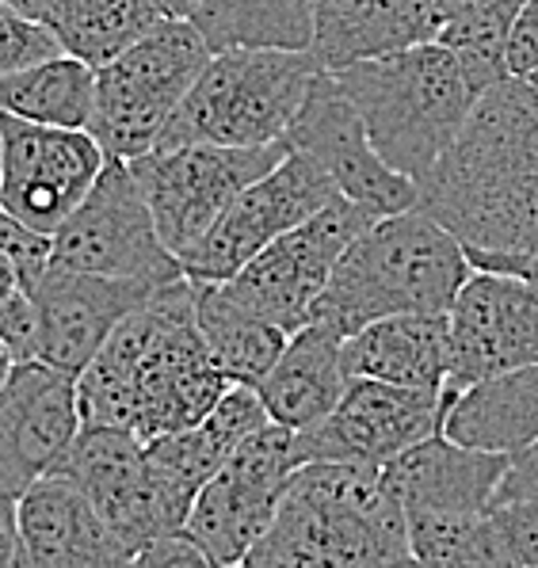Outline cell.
I'll return each instance as SVG.
<instances>
[{"mask_svg":"<svg viewBox=\"0 0 538 568\" xmlns=\"http://www.w3.org/2000/svg\"><path fill=\"white\" fill-rule=\"evenodd\" d=\"M420 206L466 244L474 267L516 271L538 256V77H505L477 100Z\"/></svg>","mask_w":538,"mask_h":568,"instance_id":"6da1fadb","label":"cell"},{"mask_svg":"<svg viewBox=\"0 0 538 568\" xmlns=\"http://www.w3.org/2000/svg\"><path fill=\"white\" fill-rule=\"evenodd\" d=\"M230 386L199 328L187 275L126 313L77 378L84 424L126 427L142 443L203 424Z\"/></svg>","mask_w":538,"mask_h":568,"instance_id":"7a4b0ae2","label":"cell"},{"mask_svg":"<svg viewBox=\"0 0 538 568\" xmlns=\"http://www.w3.org/2000/svg\"><path fill=\"white\" fill-rule=\"evenodd\" d=\"M413 561L409 511L378 462H306L256 541L253 568H378Z\"/></svg>","mask_w":538,"mask_h":568,"instance_id":"3957f363","label":"cell"},{"mask_svg":"<svg viewBox=\"0 0 538 568\" xmlns=\"http://www.w3.org/2000/svg\"><path fill=\"white\" fill-rule=\"evenodd\" d=\"M470 275L466 244L424 206H413L375 217L344 248L309 321L352 336L397 313H447Z\"/></svg>","mask_w":538,"mask_h":568,"instance_id":"277c9868","label":"cell"},{"mask_svg":"<svg viewBox=\"0 0 538 568\" xmlns=\"http://www.w3.org/2000/svg\"><path fill=\"white\" fill-rule=\"evenodd\" d=\"M333 77L355 103L375 150L416 183L444 161L485 95L466 61L439 39L355 61Z\"/></svg>","mask_w":538,"mask_h":568,"instance_id":"5b68a950","label":"cell"},{"mask_svg":"<svg viewBox=\"0 0 538 568\" xmlns=\"http://www.w3.org/2000/svg\"><path fill=\"white\" fill-rule=\"evenodd\" d=\"M321 65L309 50L233 47L214 50L184 103L164 126L158 150L191 142L214 145H267L286 142L314 89Z\"/></svg>","mask_w":538,"mask_h":568,"instance_id":"8992f818","label":"cell"},{"mask_svg":"<svg viewBox=\"0 0 538 568\" xmlns=\"http://www.w3.org/2000/svg\"><path fill=\"white\" fill-rule=\"evenodd\" d=\"M214 58V47L187 16H164L123 54L95 69V103L89 130L108 156L134 161L158 150L164 126L191 84Z\"/></svg>","mask_w":538,"mask_h":568,"instance_id":"52a82bcc","label":"cell"},{"mask_svg":"<svg viewBox=\"0 0 538 568\" xmlns=\"http://www.w3.org/2000/svg\"><path fill=\"white\" fill-rule=\"evenodd\" d=\"M50 267L138 278L153 286L187 275L176 252L161 241L158 217L130 161L119 156H108L84 203L50 237Z\"/></svg>","mask_w":538,"mask_h":568,"instance_id":"ba28073f","label":"cell"},{"mask_svg":"<svg viewBox=\"0 0 538 568\" xmlns=\"http://www.w3.org/2000/svg\"><path fill=\"white\" fill-rule=\"evenodd\" d=\"M302 432L286 424H264L248 435L225 466L206 480L187 515V535L199 541L214 568L245 565L256 541L280 515L294 474L306 466Z\"/></svg>","mask_w":538,"mask_h":568,"instance_id":"9c48e42d","label":"cell"},{"mask_svg":"<svg viewBox=\"0 0 538 568\" xmlns=\"http://www.w3.org/2000/svg\"><path fill=\"white\" fill-rule=\"evenodd\" d=\"M291 153L286 142L267 145H214L191 142L172 150H150L130 161L138 183L158 217L161 241L184 264V252L225 214V206Z\"/></svg>","mask_w":538,"mask_h":568,"instance_id":"30bf717a","label":"cell"},{"mask_svg":"<svg viewBox=\"0 0 538 568\" xmlns=\"http://www.w3.org/2000/svg\"><path fill=\"white\" fill-rule=\"evenodd\" d=\"M370 222L375 214L367 206L352 203L348 195H336L325 210L286 230L264 252H256L237 275L225 278V291L286 332L306 328L344 248Z\"/></svg>","mask_w":538,"mask_h":568,"instance_id":"8fae6325","label":"cell"},{"mask_svg":"<svg viewBox=\"0 0 538 568\" xmlns=\"http://www.w3.org/2000/svg\"><path fill=\"white\" fill-rule=\"evenodd\" d=\"M0 206L28 230L54 237L100 180L108 150L89 126H50L0 111Z\"/></svg>","mask_w":538,"mask_h":568,"instance_id":"7c38bea8","label":"cell"},{"mask_svg":"<svg viewBox=\"0 0 538 568\" xmlns=\"http://www.w3.org/2000/svg\"><path fill=\"white\" fill-rule=\"evenodd\" d=\"M341 195L306 153H286L267 176L248 183L203 241L184 252V271L195 283H225L275 237L302 225Z\"/></svg>","mask_w":538,"mask_h":568,"instance_id":"4fadbf2b","label":"cell"},{"mask_svg":"<svg viewBox=\"0 0 538 568\" xmlns=\"http://www.w3.org/2000/svg\"><path fill=\"white\" fill-rule=\"evenodd\" d=\"M286 145L294 153H306L341 187V195L367 206L375 217L420 206V183L397 172L375 150L355 103L341 92L336 77L325 73V69L317 73L298 119L286 130Z\"/></svg>","mask_w":538,"mask_h":568,"instance_id":"5bb4252c","label":"cell"},{"mask_svg":"<svg viewBox=\"0 0 538 568\" xmlns=\"http://www.w3.org/2000/svg\"><path fill=\"white\" fill-rule=\"evenodd\" d=\"M450 317L447 389H466L516 366L538 363V283L516 271L474 267Z\"/></svg>","mask_w":538,"mask_h":568,"instance_id":"9a60e30c","label":"cell"},{"mask_svg":"<svg viewBox=\"0 0 538 568\" xmlns=\"http://www.w3.org/2000/svg\"><path fill=\"white\" fill-rule=\"evenodd\" d=\"M450 389H409L378 378H352L341 405L302 432L309 462H378L444 432Z\"/></svg>","mask_w":538,"mask_h":568,"instance_id":"2e32d148","label":"cell"},{"mask_svg":"<svg viewBox=\"0 0 538 568\" xmlns=\"http://www.w3.org/2000/svg\"><path fill=\"white\" fill-rule=\"evenodd\" d=\"M81 427L73 374L42 359H20L0 386V480L23 496L65 458Z\"/></svg>","mask_w":538,"mask_h":568,"instance_id":"e0dca14e","label":"cell"},{"mask_svg":"<svg viewBox=\"0 0 538 568\" xmlns=\"http://www.w3.org/2000/svg\"><path fill=\"white\" fill-rule=\"evenodd\" d=\"M153 291L161 286L47 264V271L31 283L34 317H39L34 359L81 378V371L100 355L111 332Z\"/></svg>","mask_w":538,"mask_h":568,"instance_id":"ac0fdd59","label":"cell"},{"mask_svg":"<svg viewBox=\"0 0 538 568\" xmlns=\"http://www.w3.org/2000/svg\"><path fill=\"white\" fill-rule=\"evenodd\" d=\"M50 474L73 480L84 496L95 504V511L108 519L115 538L130 554V565L138 561L150 541L169 535L153 496L150 474H145V443L126 427L84 424L65 458Z\"/></svg>","mask_w":538,"mask_h":568,"instance_id":"d6986e66","label":"cell"},{"mask_svg":"<svg viewBox=\"0 0 538 568\" xmlns=\"http://www.w3.org/2000/svg\"><path fill=\"white\" fill-rule=\"evenodd\" d=\"M23 568H119L130 554L73 480L47 474L20 496Z\"/></svg>","mask_w":538,"mask_h":568,"instance_id":"ffe728a7","label":"cell"},{"mask_svg":"<svg viewBox=\"0 0 538 568\" xmlns=\"http://www.w3.org/2000/svg\"><path fill=\"white\" fill-rule=\"evenodd\" d=\"M511 454L466 447L447 432L386 462L405 511H493Z\"/></svg>","mask_w":538,"mask_h":568,"instance_id":"44dd1931","label":"cell"},{"mask_svg":"<svg viewBox=\"0 0 538 568\" xmlns=\"http://www.w3.org/2000/svg\"><path fill=\"white\" fill-rule=\"evenodd\" d=\"M344 366L352 378L444 393L450 378V317L397 313V317L370 321L367 328L344 339Z\"/></svg>","mask_w":538,"mask_h":568,"instance_id":"7402d4cb","label":"cell"},{"mask_svg":"<svg viewBox=\"0 0 538 568\" xmlns=\"http://www.w3.org/2000/svg\"><path fill=\"white\" fill-rule=\"evenodd\" d=\"M344 339H348L344 332L321 325V321L291 332L283 355L256 386L275 424L306 432L341 405L352 382L348 366H344Z\"/></svg>","mask_w":538,"mask_h":568,"instance_id":"603a6c76","label":"cell"},{"mask_svg":"<svg viewBox=\"0 0 538 568\" xmlns=\"http://www.w3.org/2000/svg\"><path fill=\"white\" fill-rule=\"evenodd\" d=\"M436 39L416 0H317L309 54L325 73Z\"/></svg>","mask_w":538,"mask_h":568,"instance_id":"cb8c5ba5","label":"cell"},{"mask_svg":"<svg viewBox=\"0 0 538 568\" xmlns=\"http://www.w3.org/2000/svg\"><path fill=\"white\" fill-rule=\"evenodd\" d=\"M444 432L466 447L511 458L538 443V363L481 378L458 393L450 389Z\"/></svg>","mask_w":538,"mask_h":568,"instance_id":"d4e9b609","label":"cell"},{"mask_svg":"<svg viewBox=\"0 0 538 568\" xmlns=\"http://www.w3.org/2000/svg\"><path fill=\"white\" fill-rule=\"evenodd\" d=\"M195 317L225 378L241 386H260L291 339L286 328L233 298L225 283H195Z\"/></svg>","mask_w":538,"mask_h":568,"instance_id":"484cf974","label":"cell"},{"mask_svg":"<svg viewBox=\"0 0 538 568\" xmlns=\"http://www.w3.org/2000/svg\"><path fill=\"white\" fill-rule=\"evenodd\" d=\"M214 50H309L317 0H203L187 16Z\"/></svg>","mask_w":538,"mask_h":568,"instance_id":"4316f807","label":"cell"},{"mask_svg":"<svg viewBox=\"0 0 538 568\" xmlns=\"http://www.w3.org/2000/svg\"><path fill=\"white\" fill-rule=\"evenodd\" d=\"M95 103V69L73 54L0 73V111L50 126H89Z\"/></svg>","mask_w":538,"mask_h":568,"instance_id":"83f0119b","label":"cell"},{"mask_svg":"<svg viewBox=\"0 0 538 568\" xmlns=\"http://www.w3.org/2000/svg\"><path fill=\"white\" fill-rule=\"evenodd\" d=\"M158 0H47V23L62 39L65 54L100 69L123 54L153 23H161Z\"/></svg>","mask_w":538,"mask_h":568,"instance_id":"f1b7e54d","label":"cell"},{"mask_svg":"<svg viewBox=\"0 0 538 568\" xmlns=\"http://www.w3.org/2000/svg\"><path fill=\"white\" fill-rule=\"evenodd\" d=\"M413 561L439 568H511L493 511H413Z\"/></svg>","mask_w":538,"mask_h":568,"instance_id":"f546056e","label":"cell"},{"mask_svg":"<svg viewBox=\"0 0 538 568\" xmlns=\"http://www.w3.org/2000/svg\"><path fill=\"white\" fill-rule=\"evenodd\" d=\"M524 4L527 0H485L481 8H474L463 20L447 23V28L436 34L439 42H447V47L466 61V69L481 81L485 92L497 81L511 77L505 47H508L511 23H516Z\"/></svg>","mask_w":538,"mask_h":568,"instance_id":"4dcf8cb0","label":"cell"},{"mask_svg":"<svg viewBox=\"0 0 538 568\" xmlns=\"http://www.w3.org/2000/svg\"><path fill=\"white\" fill-rule=\"evenodd\" d=\"M58 54H65V47L47 23L0 0V73H12V69L34 65V61Z\"/></svg>","mask_w":538,"mask_h":568,"instance_id":"1f68e13d","label":"cell"},{"mask_svg":"<svg viewBox=\"0 0 538 568\" xmlns=\"http://www.w3.org/2000/svg\"><path fill=\"white\" fill-rule=\"evenodd\" d=\"M493 519H497L500 538L508 546L511 568H538V496L497 504Z\"/></svg>","mask_w":538,"mask_h":568,"instance_id":"d6a6232c","label":"cell"},{"mask_svg":"<svg viewBox=\"0 0 538 568\" xmlns=\"http://www.w3.org/2000/svg\"><path fill=\"white\" fill-rule=\"evenodd\" d=\"M508 73L511 77H535L538 73V0H527L519 8L516 23H511L508 34Z\"/></svg>","mask_w":538,"mask_h":568,"instance_id":"836d02e7","label":"cell"},{"mask_svg":"<svg viewBox=\"0 0 538 568\" xmlns=\"http://www.w3.org/2000/svg\"><path fill=\"white\" fill-rule=\"evenodd\" d=\"M134 565L169 568V565H211V561H206V554L199 549V541L187 535V527H180V530H169V535H161L158 541H150V546L138 554Z\"/></svg>","mask_w":538,"mask_h":568,"instance_id":"e575fe53","label":"cell"},{"mask_svg":"<svg viewBox=\"0 0 538 568\" xmlns=\"http://www.w3.org/2000/svg\"><path fill=\"white\" fill-rule=\"evenodd\" d=\"M524 496H538V443H531V447L519 450L516 458L508 462V474L500 480L493 508H497V504L524 500Z\"/></svg>","mask_w":538,"mask_h":568,"instance_id":"d590c367","label":"cell"},{"mask_svg":"<svg viewBox=\"0 0 538 568\" xmlns=\"http://www.w3.org/2000/svg\"><path fill=\"white\" fill-rule=\"evenodd\" d=\"M20 565V493L0 480V568Z\"/></svg>","mask_w":538,"mask_h":568,"instance_id":"8d00e7d4","label":"cell"},{"mask_svg":"<svg viewBox=\"0 0 538 568\" xmlns=\"http://www.w3.org/2000/svg\"><path fill=\"white\" fill-rule=\"evenodd\" d=\"M420 4V12L432 20V28H436V34L447 28V23L463 20V16H470L474 8H481L485 0H416Z\"/></svg>","mask_w":538,"mask_h":568,"instance_id":"74e56055","label":"cell"},{"mask_svg":"<svg viewBox=\"0 0 538 568\" xmlns=\"http://www.w3.org/2000/svg\"><path fill=\"white\" fill-rule=\"evenodd\" d=\"M203 0H158L161 16H191Z\"/></svg>","mask_w":538,"mask_h":568,"instance_id":"f35d334b","label":"cell"},{"mask_svg":"<svg viewBox=\"0 0 538 568\" xmlns=\"http://www.w3.org/2000/svg\"><path fill=\"white\" fill-rule=\"evenodd\" d=\"M20 363V355L12 352V344H8L4 336H0V386L8 382V374H12V366Z\"/></svg>","mask_w":538,"mask_h":568,"instance_id":"ab89813d","label":"cell"},{"mask_svg":"<svg viewBox=\"0 0 538 568\" xmlns=\"http://www.w3.org/2000/svg\"><path fill=\"white\" fill-rule=\"evenodd\" d=\"M4 4L20 8V12L34 16V20H42V16H47V0H4Z\"/></svg>","mask_w":538,"mask_h":568,"instance_id":"60d3db41","label":"cell"},{"mask_svg":"<svg viewBox=\"0 0 538 568\" xmlns=\"http://www.w3.org/2000/svg\"><path fill=\"white\" fill-rule=\"evenodd\" d=\"M516 275H524V278H531V283H538V256L524 260V264L516 267Z\"/></svg>","mask_w":538,"mask_h":568,"instance_id":"b9f144b4","label":"cell"},{"mask_svg":"<svg viewBox=\"0 0 538 568\" xmlns=\"http://www.w3.org/2000/svg\"><path fill=\"white\" fill-rule=\"evenodd\" d=\"M0 156H4V138H0Z\"/></svg>","mask_w":538,"mask_h":568,"instance_id":"7bdbcfd3","label":"cell"},{"mask_svg":"<svg viewBox=\"0 0 538 568\" xmlns=\"http://www.w3.org/2000/svg\"><path fill=\"white\" fill-rule=\"evenodd\" d=\"M535 77H538V73H535Z\"/></svg>","mask_w":538,"mask_h":568,"instance_id":"ee69618b","label":"cell"}]
</instances>
